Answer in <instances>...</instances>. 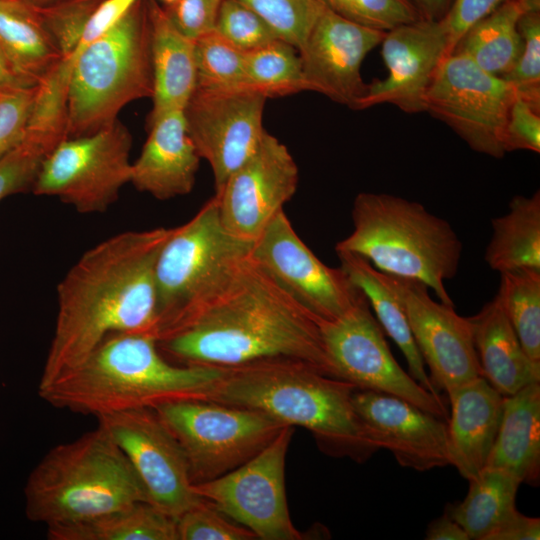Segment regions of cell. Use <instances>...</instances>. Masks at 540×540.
I'll return each instance as SVG.
<instances>
[{"mask_svg":"<svg viewBox=\"0 0 540 540\" xmlns=\"http://www.w3.org/2000/svg\"><path fill=\"white\" fill-rule=\"evenodd\" d=\"M173 228L126 231L87 250L57 285V315L38 388L76 369L110 334L156 338L155 268Z\"/></svg>","mask_w":540,"mask_h":540,"instance_id":"obj_1","label":"cell"},{"mask_svg":"<svg viewBox=\"0 0 540 540\" xmlns=\"http://www.w3.org/2000/svg\"><path fill=\"white\" fill-rule=\"evenodd\" d=\"M319 321L250 253L217 295L157 343L183 365L232 367L289 358L336 377Z\"/></svg>","mask_w":540,"mask_h":540,"instance_id":"obj_2","label":"cell"},{"mask_svg":"<svg viewBox=\"0 0 540 540\" xmlns=\"http://www.w3.org/2000/svg\"><path fill=\"white\" fill-rule=\"evenodd\" d=\"M356 386L296 359L269 358L225 367L203 400L258 410L300 426L332 457L362 463L380 448L357 414Z\"/></svg>","mask_w":540,"mask_h":540,"instance_id":"obj_3","label":"cell"},{"mask_svg":"<svg viewBox=\"0 0 540 540\" xmlns=\"http://www.w3.org/2000/svg\"><path fill=\"white\" fill-rule=\"evenodd\" d=\"M225 367L175 365L151 335L110 334L76 369L38 388L45 402L95 417L204 399Z\"/></svg>","mask_w":540,"mask_h":540,"instance_id":"obj_4","label":"cell"},{"mask_svg":"<svg viewBox=\"0 0 540 540\" xmlns=\"http://www.w3.org/2000/svg\"><path fill=\"white\" fill-rule=\"evenodd\" d=\"M24 495L27 518L47 529L149 502L132 465L99 424L51 448L29 474Z\"/></svg>","mask_w":540,"mask_h":540,"instance_id":"obj_5","label":"cell"},{"mask_svg":"<svg viewBox=\"0 0 540 540\" xmlns=\"http://www.w3.org/2000/svg\"><path fill=\"white\" fill-rule=\"evenodd\" d=\"M353 231L335 245L368 260L380 272L410 278L454 305L445 280L458 271L462 242L452 226L422 204L403 197L361 192L353 202Z\"/></svg>","mask_w":540,"mask_h":540,"instance_id":"obj_6","label":"cell"},{"mask_svg":"<svg viewBox=\"0 0 540 540\" xmlns=\"http://www.w3.org/2000/svg\"><path fill=\"white\" fill-rule=\"evenodd\" d=\"M152 94L147 1L139 0L75 58L68 87L67 138L111 126L124 106Z\"/></svg>","mask_w":540,"mask_h":540,"instance_id":"obj_7","label":"cell"},{"mask_svg":"<svg viewBox=\"0 0 540 540\" xmlns=\"http://www.w3.org/2000/svg\"><path fill=\"white\" fill-rule=\"evenodd\" d=\"M252 244L224 228L215 195L189 221L173 228L155 268L157 341L228 284Z\"/></svg>","mask_w":540,"mask_h":540,"instance_id":"obj_8","label":"cell"},{"mask_svg":"<svg viewBox=\"0 0 540 540\" xmlns=\"http://www.w3.org/2000/svg\"><path fill=\"white\" fill-rule=\"evenodd\" d=\"M153 409L180 445L192 485L244 464L287 426L258 410L203 399Z\"/></svg>","mask_w":540,"mask_h":540,"instance_id":"obj_9","label":"cell"},{"mask_svg":"<svg viewBox=\"0 0 540 540\" xmlns=\"http://www.w3.org/2000/svg\"><path fill=\"white\" fill-rule=\"evenodd\" d=\"M132 135L120 121L63 140L43 161L32 192L55 196L79 213L105 212L130 182Z\"/></svg>","mask_w":540,"mask_h":540,"instance_id":"obj_10","label":"cell"},{"mask_svg":"<svg viewBox=\"0 0 540 540\" xmlns=\"http://www.w3.org/2000/svg\"><path fill=\"white\" fill-rule=\"evenodd\" d=\"M514 87L463 54L441 62L425 98V111L448 125L468 146L494 158L505 154L504 134Z\"/></svg>","mask_w":540,"mask_h":540,"instance_id":"obj_11","label":"cell"},{"mask_svg":"<svg viewBox=\"0 0 540 540\" xmlns=\"http://www.w3.org/2000/svg\"><path fill=\"white\" fill-rule=\"evenodd\" d=\"M293 427L285 426L260 452L232 471L192 485L200 498L263 540H301L289 515L285 461Z\"/></svg>","mask_w":540,"mask_h":540,"instance_id":"obj_12","label":"cell"},{"mask_svg":"<svg viewBox=\"0 0 540 540\" xmlns=\"http://www.w3.org/2000/svg\"><path fill=\"white\" fill-rule=\"evenodd\" d=\"M319 325L337 378L360 390L399 397L436 417L448 419L443 398L426 390L399 366L367 298L340 318L320 320Z\"/></svg>","mask_w":540,"mask_h":540,"instance_id":"obj_13","label":"cell"},{"mask_svg":"<svg viewBox=\"0 0 540 540\" xmlns=\"http://www.w3.org/2000/svg\"><path fill=\"white\" fill-rule=\"evenodd\" d=\"M254 261L319 320L333 321L366 296L341 268L324 264L303 242L281 210L253 242Z\"/></svg>","mask_w":540,"mask_h":540,"instance_id":"obj_14","label":"cell"},{"mask_svg":"<svg viewBox=\"0 0 540 540\" xmlns=\"http://www.w3.org/2000/svg\"><path fill=\"white\" fill-rule=\"evenodd\" d=\"M266 95L243 86L196 88L183 109L187 133L212 170L215 193L257 149L266 130Z\"/></svg>","mask_w":540,"mask_h":540,"instance_id":"obj_15","label":"cell"},{"mask_svg":"<svg viewBox=\"0 0 540 540\" xmlns=\"http://www.w3.org/2000/svg\"><path fill=\"white\" fill-rule=\"evenodd\" d=\"M96 418L132 465L152 505L178 519L201 501L192 490L180 445L154 409H133Z\"/></svg>","mask_w":540,"mask_h":540,"instance_id":"obj_16","label":"cell"},{"mask_svg":"<svg viewBox=\"0 0 540 540\" xmlns=\"http://www.w3.org/2000/svg\"><path fill=\"white\" fill-rule=\"evenodd\" d=\"M381 276L403 307L438 392L483 376L469 317L460 316L454 305L434 301L429 288L418 280L383 272Z\"/></svg>","mask_w":540,"mask_h":540,"instance_id":"obj_17","label":"cell"},{"mask_svg":"<svg viewBox=\"0 0 540 540\" xmlns=\"http://www.w3.org/2000/svg\"><path fill=\"white\" fill-rule=\"evenodd\" d=\"M297 164L278 138L266 131L255 152L215 193L224 228L254 242L297 190Z\"/></svg>","mask_w":540,"mask_h":540,"instance_id":"obj_18","label":"cell"},{"mask_svg":"<svg viewBox=\"0 0 540 540\" xmlns=\"http://www.w3.org/2000/svg\"><path fill=\"white\" fill-rule=\"evenodd\" d=\"M381 55L387 77L367 84L353 109L393 104L406 113L425 111V98L434 76L450 54L449 36L442 19H420L385 33Z\"/></svg>","mask_w":540,"mask_h":540,"instance_id":"obj_19","label":"cell"},{"mask_svg":"<svg viewBox=\"0 0 540 540\" xmlns=\"http://www.w3.org/2000/svg\"><path fill=\"white\" fill-rule=\"evenodd\" d=\"M385 33L327 7L298 49L306 91L353 109L367 86L361 75L362 63L381 44Z\"/></svg>","mask_w":540,"mask_h":540,"instance_id":"obj_20","label":"cell"},{"mask_svg":"<svg viewBox=\"0 0 540 540\" xmlns=\"http://www.w3.org/2000/svg\"><path fill=\"white\" fill-rule=\"evenodd\" d=\"M352 401L379 448L399 465L417 471L449 465L446 420L385 393L356 389Z\"/></svg>","mask_w":540,"mask_h":540,"instance_id":"obj_21","label":"cell"},{"mask_svg":"<svg viewBox=\"0 0 540 540\" xmlns=\"http://www.w3.org/2000/svg\"><path fill=\"white\" fill-rule=\"evenodd\" d=\"M147 128L146 142L131 165L130 183L158 200L189 194L201 158L187 133L183 110L166 112Z\"/></svg>","mask_w":540,"mask_h":540,"instance_id":"obj_22","label":"cell"},{"mask_svg":"<svg viewBox=\"0 0 540 540\" xmlns=\"http://www.w3.org/2000/svg\"><path fill=\"white\" fill-rule=\"evenodd\" d=\"M447 394L451 407L447 419L449 465L470 480L486 465L499 430L504 396L483 376Z\"/></svg>","mask_w":540,"mask_h":540,"instance_id":"obj_23","label":"cell"},{"mask_svg":"<svg viewBox=\"0 0 540 540\" xmlns=\"http://www.w3.org/2000/svg\"><path fill=\"white\" fill-rule=\"evenodd\" d=\"M483 377L503 396L540 382V363L525 353L499 291L469 317Z\"/></svg>","mask_w":540,"mask_h":540,"instance_id":"obj_24","label":"cell"},{"mask_svg":"<svg viewBox=\"0 0 540 540\" xmlns=\"http://www.w3.org/2000/svg\"><path fill=\"white\" fill-rule=\"evenodd\" d=\"M153 74V106L147 124L183 110L196 89L195 41L182 34L165 9L147 1Z\"/></svg>","mask_w":540,"mask_h":540,"instance_id":"obj_25","label":"cell"},{"mask_svg":"<svg viewBox=\"0 0 540 540\" xmlns=\"http://www.w3.org/2000/svg\"><path fill=\"white\" fill-rule=\"evenodd\" d=\"M485 467L507 471L521 483L540 482V384L504 396L499 430Z\"/></svg>","mask_w":540,"mask_h":540,"instance_id":"obj_26","label":"cell"},{"mask_svg":"<svg viewBox=\"0 0 540 540\" xmlns=\"http://www.w3.org/2000/svg\"><path fill=\"white\" fill-rule=\"evenodd\" d=\"M0 51L28 87L62 59L34 6L22 0H0Z\"/></svg>","mask_w":540,"mask_h":540,"instance_id":"obj_27","label":"cell"},{"mask_svg":"<svg viewBox=\"0 0 540 540\" xmlns=\"http://www.w3.org/2000/svg\"><path fill=\"white\" fill-rule=\"evenodd\" d=\"M340 267L364 293L377 321L403 353L409 374L426 390L440 395L425 371V363L414 341L402 305L385 284L381 272L368 260L350 252H336Z\"/></svg>","mask_w":540,"mask_h":540,"instance_id":"obj_28","label":"cell"},{"mask_svg":"<svg viewBox=\"0 0 540 540\" xmlns=\"http://www.w3.org/2000/svg\"><path fill=\"white\" fill-rule=\"evenodd\" d=\"M529 10H540V0L504 1L472 26L452 53L467 56L488 73L505 75L521 53L523 43L518 22L521 15Z\"/></svg>","mask_w":540,"mask_h":540,"instance_id":"obj_29","label":"cell"},{"mask_svg":"<svg viewBox=\"0 0 540 540\" xmlns=\"http://www.w3.org/2000/svg\"><path fill=\"white\" fill-rule=\"evenodd\" d=\"M492 237L485 251L488 266L501 273L540 270V191L514 196L508 212L492 219Z\"/></svg>","mask_w":540,"mask_h":540,"instance_id":"obj_30","label":"cell"},{"mask_svg":"<svg viewBox=\"0 0 540 540\" xmlns=\"http://www.w3.org/2000/svg\"><path fill=\"white\" fill-rule=\"evenodd\" d=\"M468 481L465 499L448 504L445 510L470 539L486 540L516 509L515 499L521 481L507 471L492 467H484Z\"/></svg>","mask_w":540,"mask_h":540,"instance_id":"obj_31","label":"cell"},{"mask_svg":"<svg viewBox=\"0 0 540 540\" xmlns=\"http://www.w3.org/2000/svg\"><path fill=\"white\" fill-rule=\"evenodd\" d=\"M50 540H179L177 519L149 502L90 521L47 529Z\"/></svg>","mask_w":540,"mask_h":540,"instance_id":"obj_32","label":"cell"},{"mask_svg":"<svg viewBox=\"0 0 540 540\" xmlns=\"http://www.w3.org/2000/svg\"><path fill=\"white\" fill-rule=\"evenodd\" d=\"M245 74L247 85L267 98L306 91L298 50L281 39L245 52Z\"/></svg>","mask_w":540,"mask_h":540,"instance_id":"obj_33","label":"cell"},{"mask_svg":"<svg viewBox=\"0 0 540 540\" xmlns=\"http://www.w3.org/2000/svg\"><path fill=\"white\" fill-rule=\"evenodd\" d=\"M498 291L525 353L540 363V270L501 273Z\"/></svg>","mask_w":540,"mask_h":540,"instance_id":"obj_34","label":"cell"},{"mask_svg":"<svg viewBox=\"0 0 540 540\" xmlns=\"http://www.w3.org/2000/svg\"><path fill=\"white\" fill-rule=\"evenodd\" d=\"M195 62L196 88L228 89L248 86L245 52L215 30L195 40Z\"/></svg>","mask_w":540,"mask_h":540,"instance_id":"obj_35","label":"cell"},{"mask_svg":"<svg viewBox=\"0 0 540 540\" xmlns=\"http://www.w3.org/2000/svg\"><path fill=\"white\" fill-rule=\"evenodd\" d=\"M256 12L281 39L297 50L328 7L325 0H238Z\"/></svg>","mask_w":540,"mask_h":540,"instance_id":"obj_36","label":"cell"},{"mask_svg":"<svg viewBox=\"0 0 540 540\" xmlns=\"http://www.w3.org/2000/svg\"><path fill=\"white\" fill-rule=\"evenodd\" d=\"M522 50L512 69L501 76L516 94L540 110V10L524 12L518 22Z\"/></svg>","mask_w":540,"mask_h":540,"instance_id":"obj_37","label":"cell"},{"mask_svg":"<svg viewBox=\"0 0 540 540\" xmlns=\"http://www.w3.org/2000/svg\"><path fill=\"white\" fill-rule=\"evenodd\" d=\"M55 148L25 130L22 141L0 159V201L9 195L32 191L43 161Z\"/></svg>","mask_w":540,"mask_h":540,"instance_id":"obj_38","label":"cell"},{"mask_svg":"<svg viewBox=\"0 0 540 540\" xmlns=\"http://www.w3.org/2000/svg\"><path fill=\"white\" fill-rule=\"evenodd\" d=\"M102 0H64L34 6L63 59L73 56L86 21Z\"/></svg>","mask_w":540,"mask_h":540,"instance_id":"obj_39","label":"cell"},{"mask_svg":"<svg viewBox=\"0 0 540 540\" xmlns=\"http://www.w3.org/2000/svg\"><path fill=\"white\" fill-rule=\"evenodd\" d=\"M342 17L363 26L390 31L422 19L411 0H325Z\"/></svg>","mask_w":540,"mask_h":540,"instance_id":"obj_40","label":"cell"},{"mask_svg":"<svg viewBox=\"0 0 540 540\" xmlns=\"http://www.w3.org/2000/svg\"><path fill=\"white\" fill-rule=\"evenodd\" d=\"M215 31L244 52L278 39L256 12L238 0L221 1Z\"/></svg>","mask_w":540,"mask_h":540,"instance_id":"obj_41","label":"cell"},{"mask_svg":"<svg viewBox=\"0 0 540 540\" xmlns=\"http://www.w3.org/2000/svg\"><path fill=\"white\" fill-rule=\"evenodd\" d=\"M179 540H252L255 534L242 525H236L203 500L185 511L177 519Z\"/></svg>","mask_w":540,"mask_h":540,"instance_id":"obj_42","label":"cell"},{"mask_svg":"<svg viewBox=\"0 0 540 540\" xmlns=\"http://www.w3.org/2000/svg\"><path fill=\"white\" fill-rule=\"evenodd\" d=\"M36 86L0 95V159L23 139Z\"/></svg>","mask_w":540,"mask_h":540,"instance_id":"obj_43","label":"cell"},{"mask_svg":"<svg viewBox=\"0 0 540 540\" xmlns=\"http://www.w3.org/2000/svg\"><path fill=\"white\" fill-rule=\"evenodd\" d=\"M506 152H540V110L516 94L510 108L504 134Z\"/></svg>","mask_w":540,"mask_h":540,"instance_id":"obj_44","label":"cell"},{"mask_svg":"<svg viewBox=\"0 0 540 540\" xmlns=\"http://www.w3.org/2000/svg\"><path fill=\"white\" fill-rule=\"evenodd\" d=\"M222 0H176L165 9L176 28L192 40L215 30Z\"/></svg>","mask_w":540,"mask_h":540,"instance_id":"obj_45","label":"cell"},{"mask_svg":"<svg viewBox=\"0 0 540 540\" xmlns=\"http://www.w3.org/2000/svg\"><path fill=\"white\" fill-rule=\"evenodd\" d=\"M506 0H453L443 18L449 36L450 54L462 36Z\"/></svg>","mask_w":540,"mask_h":540,"instance_id":"obj_46","label":"cell"},{"mask_svg":"<svg viewBox=\"0 0 540 540\" xmlns=\"http://www.w3.org/2000/svg\"><path fill=\"white\" fill-rule=\"evenodd\" d=\"M139 0H102L90 14L78 46L71 57L75 58L91 43L113 28Z\"/></svg>","mask_w":540,"mask_h":540,"instance_id":"obj_47","label":"cell"},{"mask_svg":"<svg viewBox=\"0 0 540 540\" xmlns=\"http://www.w3.org/2000/svg\"><path fill=\"white\" fill-rule=\"evenodd\" d=\"M540 539V519L529 517L515 509L500 523L486 540H538Z\"/></svg>","mask_w":540,"mask_h":540,"instance_id":"obj_48","label":"cell"},{"mask_svg":"<svg viewBox=\"0 0 540 540\" xmlns=\"http://www.w3.org/2000/svg\"><path fill=\"white\" fill-rule=\"evenodd\" d=\"M426 540H470L466 531L445 510L432 520L425 532Z\"/></svg>","mask_w":540,"mask_h":540,"instance_id":"obj_49","label":"cell"},{"mask_svg":"<svg viewBox=\"0 0 540 540\" xmlns=\"http://www.w3.org/2000/svg\"><path fill=\"white\" fill-rule=\"evenodd\" d=\"M423 19L440 20L449 10L453 0H411Z\"/></svg>","mask_w":540,"mask_h":540,"instance_id":"obj_50","label":"cell"},{"mask_svg":"<svg viewBox=\"0 0 540 540\" xmlns=\"http://www.w3.org/2000/svg\"><path fill=\"white\" fill-rule=\"evenodd\" d=\"M28 87L13 71L0 51V95Z\"/></svg>","mask_w":540,"mask_h":540,"instance_id":"obj_51","label":"cell"},{"mask_svg":"<svg viewBox=\"0 0 540 540\" xmlns=\"http://www.w3.org/2000/svg\"><path fill=\"white\" fill-rule=\"evenodd\" d=\"M34 6H45L53 3L61 2L64 0H22Z\"/></svg>","mask_w":540,"mask_h":540,"instance_id":"obj_52","label":"cell"},{"mask_svg":"<svg viewBox=\"0 0 540 540\" xmlns=\"http://www.w3.org/2000/svg\"><path fill=\"white\" fill-rule=\"evenodd\" d=\"M162 1L165 2L167 5H169V4L174 3L176 0H162Z\"/></svg>","mask_w":540,"mask_h":540,"instance_id":"obj_53","label":"cell"}]
</instances>
